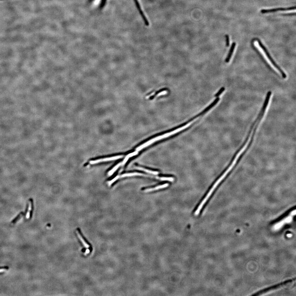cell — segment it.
I'll return each mask as SVG.
<instances>
[{
	"mask_svg": "<svg viewBox=\"0 0 296 296\" xmlns=\"http://www.w3.org/2000/svg\"><path fill=\"white\" fill-rule=\"evenodd\" d=\"M191 123H189L186 124L185 126H183L181 128L177 129L176 130H174V131H172V132H169V133H166V134H163V135L155 137V138L151 139L150 140H149V141H147L145 143H143L142 145H141V146L137 147L136 149V151L139 152V151L141 150V149H143V148L147 147L148 146H149L152 143H153L157 141L161 140V139H164V138H166V137H169L170 136L172 135V134H175V133H177V132H180V131L183 130L184 129H186L189 126Z\"/></svg>",
	"mask_w": 296,
	"mask_h": 296,
	"instance_id": "1",
	"label": "cell"
},
{
	"mask_svg": "<svg viewBox=\"0 0 296 296\" xmlns=\"http://www.w3.org/2000/svg\"><path fill=\"white\" fill-rule=\"evenodd\" d=\"M257 41L258 42L259 45L260 46V47L264 51V52L265 53V54L266 55V56L267 57L268 59L270 60V61L271 62V63L273 65V66H274L275 67H276V68L278 69V70L281 73L282 78H284V79L286 78H287V75H286V74L281 69V68L276 64V63L275 62L274 60H273V59L272 58V57H271L270 54L269 53V52H268V50L266 49L265 47L263 45V44L262 43L261 41H260V40H259V39H257Z\"/></svg>",
	"mask_w": 296,
	"mask_h": 296,
	"instance_id": "2",
	"label": "cell"
},
{
	"mask_svg": "<svg viewBox=\"0 0 296 296\" xmlns=\"http://www.w3.org/2000/svg\"><path fill=\"white\" fill-rule=\"evenodd\" d=\"M291 281H292V280H288L287 281H285L284 282H282L281 283L276 285L275 286H273V287H269V288H266V289H264V290L259 291L258 292H257L256 294H254V295H259L260 294H261L265 293L267 292H269L270 291L273 290H274V289H278V288H280V287H282V286H284V285H287V284L289 283V282H291Z\"/></svg>",
	"mask_w": 296,
	"mask_h": 296,
	"instance_id": "3",
	"label": "cell"
},
{
	"mask_svg": "<svg viewBox=\"0 0 296 296\" xmlns=\"http://www.w3.org/2000/svg\"><path fill=\"white\" fill-rule=\"evenodd\" d=\"M123 157V156H121V155L117 156H113V157H111L90 161V164H96V163H102V162H107V161H109L116 160L119 159H120Z\"/></svg>",
	"mask_w": 296,
	"mask_h": 296,
	"instance_id": "4",
	"label": "cell"
},
{
	"mask_svg": "<svg viewBox=\"0 0 296 296\" xmlns=\"http://www.w3.org/2000/svg\"><path fill=\"white\" fill-rule=\"evenodd\" d=\"M295 9H296V7L295 6H294V7H291L290 8H277L271 9L262 10L261 12L262 13L264 14V13H273V12H276L288 11V10H292Z\"/></svg>",
	"mask_w": 296,
	"mask_h": 296,
	"instance_id": "5",
	"label": "cell"
},
{
	"mask_svg": "<svg viewBox=\"0 0 296 296\" xmlns=\"http://www.w3.org/2000/svg\"><path fill=\"white\" fill-rule=\"evenodd\" d=\"M134 1L135 2L136 6H137V8L138 9V11H139V12L140 13V15H141V17H142L143 19V21L144 22L146 26H149V22H148L146 18V17H145V16L143 14V12L141 10V7H140V5H139V3L138 1L137 0H134Z\"/></svg>",
	"mask_w": 296,
	"mask_h": 296,
	"instance_id": "6",
	"label": "cell"
},
{
	"mask_svg": "<svg viewBox=\"0 0 296 296\" xmlns=\"http://www.w3.org/2000/svg\"><path fill=\"white\" fill-rule=\"evenodd\" d=\"M235 46H236V43L235 42H233L232 43V45L231 47L230 48V51H229V53H228V56H227V58H226V63H228L230 61V59L231 58L232 56V54H233V52L234 49H235Z\"/></svg>",
	"mask_w": 296,
	"mask_h": 296,
	"instance_id": "7",
	"label": "cell"
},
{
	"mask_svg": "<svg viewBox=\"0 0 296 296\" xmlns=\"http://www.w3.org/2000/svg\"><path fill=\"white\" fill-rule=\"evenodd\" d=\"M169 186V184L168 183H165L164 184L162 185H160V186H157L155 188H149V189H146L145 190L144 192H149L153 191L154 190H157L159 189H162L163 188H166V187H168Z\"/></svg>",
	"mask_w": 296,
	"mask_h": 296,
	"instance_id": "8",
	"label": "cell"
},
{
	"mask_svg": "<svg viewBox=\"0 0 296 296\" xmlns=\"http://www.w3.org/2000/svg\"><path fill=\"white\" fill-rule=\"evenodd\" d=\"M135 176H144V174L141 173H138V172H132V173H125L122 174V175L120 176V178H123L125 177H132Z\"/></svg>",
	"mask_w": 296,
	"mask_h": 296,
	"instance_id": "9",
	"label": "cell"
},
{
	"mask_svg": "<svg viewBox=\"0 0 296 296\" xmlns=\"http://www.w3.org/2000/svg\"><path fill=\"white\" fill-rule=\"evenodd\" d=\"M138 154V152L136 151V152H134L133 153H130V154H129L128 155H127L125 158H124L123 160V161L121 163V165H124L126 163V162L128 161V160L129 159L130 157H132V156H134L135 155H137Z\"/></svg>",
	"mask_w": 296,
	"mask_h": 296,
	"instance_id": "10",
	"label": "cell"
},
{
	"mask_svg": "<svg viewBox=\"0 0 296 296\" xmlns=\"http://www.w3.org/2000/svg\"><path fill=\"white\" fill-rule=\"evenodd\" d=\"M136 169H138V170H143V171H144L145 172H147V173H149V174H154V175H157L159 174L158 172H156V171H152L151 170H147L146 169L144 168H141V167H137Z\"/></svg>",
	"mask_w": 296,
	"mask_h": 296,
	"instance_id": "11",
	"label": "cell"
},
{
	"mask_svg": "<svg viewBox=\"0 0 296 296\" xmlns=\"http://www.w3.org/2000/svg\"><path fill=\"white\" fill-rule=\"evenodd\" d=\"M77 235H78V238L80 239V241H81V242H82V244H83L84 246H85V247L87 248H89V245L88 244H87V243L85 242V241L84 240L83 238V237H82V236H81V235H80V232H79L78 231H77Z\"/></svg>",
	"mask_w": 296,
	"mask_h": 296,
	"instance_id": "12",
	"label": "cell"
},
{
	"mask_svg": "<svg viewBox=\"0 0 296 296\" xmlns=\"http://www.w3.org/2000/svg\"><path fill=\"white\" fill-rule=\"evenodd\" d=\"M121 165V163H119V164H117L116 166H115L114 168H113L112 170H111L110 171H109L108 173V175L109 176L112 175L113 174V173L115 172V171H116V170H117L118 168Z\"/></svg>",
	"mask_w": 296,
	"mask_h": 296,
	"instance_id": "13",
	"label": "cell"
},
{
	"mask_svg": "<svg viewBox=\"0 0 296 296\" xmlns=\"http://www.w3.org/2000/svg\"><path fill=\"white\" fill-rule=\"evenodd\" d=\"M26 215V212H25V213H24L23 212H21L20 213H19V214L18 215H17V216L16 217H15V219H14V220H13V221H12V223H16V222H17V220H18L21 217L22 215Z\"/></svg>",
	"mask_w": 296,
	"mask_h": 296,
	"instance_id": "14",
	"label": "cell"
},
{
	"mask_svg": "<svg viewBox=\"0 0 296 296\" xmlns=\"http://www.w3.org/2000/svg\"><path fill=\"white\" fill-rule=\"evenodd\" d=\"M225 90V87H222L221 89H220L219 91L216 94H215V97H218L223 93V91H224Z\"/></svg>",
	"mask_w": 296,
	"mask_h": 296,
	"instance_id": "15",
	"label": "cell"
},
{
	"mask_svg": "<svg viewBox=\"0 0 296 296\" xmlns=\"http://www.w3.org/2000/svg\"><path fill=\"white\" fill-rule=\"evenodd\" d=\"M160 179L163 181H173L174 180V179L172 177H162L159 178Z\"/></svg>",
	"mask_w": 296,
	"mask_h": 296,
	"instance_id": "16",
	"label": "cell"
},
{
	"mask_svg": "<svg viewBox=\"0 0 296 296\" xmlns=\"http://www.w3.org/2000/svg\"><path fill=\"white\" fill-rule=\"evenodd\" d=\"M119 178H120L119 176H116V177H115L114 178V179H113L112 180H111L110 181H109V182L108 183V184L109 186H110L114 182H115L116 181V180H117V179H118Z\"/></svg>",
	"mask_w": 296,
	"mask_h": 296,
	"instance_id": "17",
	"label": "cell"
},
{
	"mask_svg": "<svg viewBox=\"0 0 296 296\" xmlns=\"http://www.w3.org/2000/svg\"><path fill=\"white\" fill-rule=\"evenodd\" d=\"M226 46L229 47L230 45V40L228 35H226Z\"/></svg>",
	"mask_w": 296,
	"mask_h": 296,
	"instance_id": "18",
	"label": "cell"
},
{
	"mask_svg": "<svg viewBox=\"0 0 296 296\" xmlns=\"http://www.w3.org/2000/svg\"><path fill=\"white\" fill-rule=\"evenodd\" d=\"M106 0H102L101 2V6H103L105 4V3L106 2Z\"/></svg>",
	"mask_w": 296,
	"mask_h": 296,
	"instance_id": "19",
	"label": "cell"
},
{
	"mask_svg": "<svg viewBox=\"0 0 296 296\" xmlns=\"http://www.w3.org/2000/svg\"><path fill=\"white\" fill-rule=\"evenodd\" d=\"M89 253V250H88V249L87 250V251H86V252L85 253H87H87Z\"/></svg>",
	"mask_w": 296,
	"mask_h": 296,
	"instance_id": "20",
	"label": "cell"
}]
</instances>
